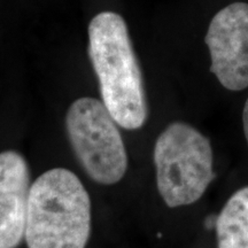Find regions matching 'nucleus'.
I'll list each match as a JSON object with an SVG mask.
<instances>
[{
	"instance_id": "1",
	"label": "nucleus",
	"mask_w": 248,
	"mask_h": 248,
	"mask_svg": "<svg viewBox=\"0 0 248 248\" xmlns=\"http://www.w3.org/2000/svg\"><path fill=\"white\" fill-rule=\"evenodd\" d=\"M89 54L97 74L102 102L119 126L140 129L147 119V101L140 66L123 17L101 12L89 26Z\"/></svg>"
},
{
	"instance_id": "2",
	"label": "nucleus",
	"mask_w": 248,
	"mask_h": 248,
	"mask_svg": "<svg viewBox=\"0 0 248 248\" xmlns=\"http://www.w3.org/2000/svg\"><path fill=\"white\" fill-rule=\"evenodd\" d=\"M91 232V201L78 177L64 168L40 175L30 188L28 248H85Z\"/></svg>"
},
{
	"instance_id": "3",
	"label": "nucleus",
	"mask_w": 248,
	"mask_h": 248,
	"mask_svg": "<svg viewBox=\"0 0 248 248\" xmlns=\"http://www.w3.org/2000/svg\"><path fill=\"white\" fill-rule=\"evenodd\" d=\"M153 160L157 190L170 208L197 202L216 177L210 140L184 122L170 123L160 133Z\"/></svg>"
},
{
	"instance_id": "4",
	"label": "nucleus",
	"mask_w": 248,
	"mask_h": 248,
	"mask_svg": "<svg viewBox=\"0 0 248 248\" xmlns=\"http://www.w3.org/2000/svg\"><path fill=\"white\" fill-rule=\"evenodd\" d=\"M117 125L104 102L94 98L77 99L66 116L69 141L80 166L102 185L116 184L128 168V155Z\"/></svg>"
},
{
	"instance_id": "5",
	"label": "nucleus",
	"mask_w": 248,
	"mask_h": 248,
	"mask_svg": "<svg viewBox=\"0 0 248 248\" xmlns=\"http://www.w3.org/2000/svg\"><path fill=\"white\" fill-rule=\"evenodd\" d=\"M210 54V71L226 90L248 88V4L233 2L210 21L204 37Z\"/></svg>"
},
{
	"instance_id": "6",
	"label": "nucleus",
	"mask_w": 248,
	"mask_h": 248,
	"mask_svg": "<svg viewBox=\"0 0 248 248\" xmlns=\"http://www.w3.org/2000/svg\"><path fill=\"white\" fill-rule=\"evenodd\" d=\"M30 188L29 167L22 155L0 153V248H16L24 238Z\"/></svg>"
},
{
	"instance_id": "7",
	"label": "nucleus",
	"mask_w": 248,
	"mask_h": 248,
	"mask_svg": "<svg viewBox=\"0 0 248 248\" xmlns=\"http://www.w3.org/2000/svg\"><path fill=\"white\" fill-rule=\"evenodd\" d=\"M217 248H248V186L229 198L215 221Z\"/></svg>"
},
{
	"instance_id": "8",
	"label": "nucleus",
	"mask_w": 248,
	"mask_h": 248,
	"mask_svg": "<svg viewBox=\"0 0 248 248\" xmlns=\"http://www.w3.org/2000/svg\"><path fill=\"white\" fill-rule=\"evenodd\" d=\"M243 126H244L245 138H246V141L248 145V98L246 102H245L244 110H243Z\"/></svg>"
}]
</instances>
